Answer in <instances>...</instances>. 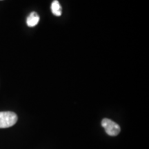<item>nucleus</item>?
I'll use <instances>...</instances> for the list:
<instances>
[{
	"label": "nucleus",
	"instance_id": "7ed1b4c3",
	"mask_svg": "<svg viewBox=\"0 0 149 149\" xmlns=\"http://www.w3.org/2000/svg\"><path fill=\"white\" fill-rule=\"evenodd\" d=\"M40 21V17L38 14L35 12H32L28 17L26 23L29 27H33L36 26Z\"/></svg>",
	"mask_w": 149,
	"mask_h": 149
},
{
	"label": "nucleus",
	"instance_id": "20e7f679",
	"mask_svg": "<svg viewBox=\"0 0 149 149\" xmlns=\"http://www.w3.org/2000/svg\"><path fill=\"white\" fill-rule=\"evenodd\" d=\"M51 11L55 16H61V6L57 0H54L51 3Z\"/></svg>",
	"mask_w": 149,
	"mask_h": 149
},
{
	"label": "nucleus",
	"instance_id": "f257e3e1",
	"mask_svg": "<svg viewBox=\"0 0 149 149\" xmlns=\"http://www.w3.org/2000/svg\"><path fill=\"white\" fill-rule=\"evenodd\" d=\"M17 120V115L13 112H0V128L11 127L16 124Z\"/></svg>",
	"mask_w": 149,
	"mask_h": 149
},
{
	"label": "nucleus",
	"instance_id": "f03ea898",
	"mask_svg": "<svg viewBox=\"0 0 149 149\" xmlns=\"http://www.w3.org/2000/svg\"><path fill=\"white\" fill-rule=\"evenodd\" d=\"M102 126L105 129L106 133L110 136H117L120 133V126L110 119H103L102 121Z\"/></svg>",
	"mask_w": 149,
	"mask_h": 149
}]
</instances>
